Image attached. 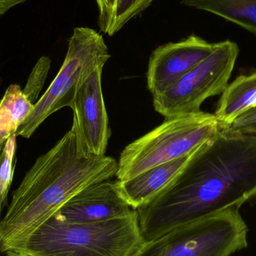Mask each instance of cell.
<instances>
[{"label": "cell", "mask_w": 256, "mask_h": 256, "mask_svg": "<svg viewBox=\"0 0 256 256\" xmlns=\"http://www.w3.org/2000/svg\"><path fill=\"white\" fill-rule=\"evenodd\" d=\"M18 130L14 127L10 120L0 114V152L2 150L3 147L9 137L13 134H16Z\"/></svg>", "instance_id": "obj_19"}, {"label": "cell", "mask_w": 256, "mask_h": 256, "mask_svg": "<svg viewBox=\"0 0 256 256\" xmlns=\"http://www.w3.org/2000/svg\"><path fill=\"white\" fill-rule=\"evenodd\" d=\"M118 161L88 154L72 124L38 158L0 220V252L6 254L82 190L116 176Z\"/></svg>", "instance_id": "obj_2"}, {"label": "cell", "mask_w": 256, "mask_h": 256, "mask_svg": "<svg viewBox=\"0 0 256 256\" xmlns=\"http://www.w3.org/2000/svg\"><path fill=\"white\" fill-rule=\"evenodd\" d=\"M180 2L218 15L256 34V0H180Z\"/></svg>", "instance_id": "obj_12"}, {"label": "cell", "mask_w": 256, "mask_h": 256, "mask_svg": "<svg viewBox=\"0 0 256 256\" xmlns=\"http://www.w3.org/2000/svg\"><path fill=\"white\" fill-rule=\"evenodd\" d=\"M6 203H7V202L4 201V200H3L2 198L0 197V216H1L2 212Z\"/></svg>", "instance_id": "obj_21"}, {"label": "cell", "mask_w": 256, "mask_h": 256, "mask_svg": "<svg viewBox=\"0 0 256 256\" xmlns=\"http://www.w3.org/2000/svg\"><path fill=\"white\" fill-rule=\"evenodd\" d=\"M248 225L231 208L143 242L130 256H232L248 246Z\"/></svg>", "instance_id": "obj_5"}, {"label": "cell", "mask_w": 256, "mask_h": 256, "mask_svg": "<svg viewBox=\"0 0 256 256\" xmlns=\"http://www.w3.org/2000/svg\"><path fill=\"white\" fill-rule=\"evenodd\" d=\"M136 210L120 195L116 182L106 180L82 190L54 215L68 224H96L126 218Z\"/></svg>", "instance_id": "obj_10"}, {"label": "cell", "mask_w": 256, "mask_h": 256, "mask_svg": "<svg viewBox=\"0 0 256 256\" xmlns=\"http://www.w3.org/2000/svg\"><path fill=\"white\" fill-rule=\"evenodd\" d=\"M16 134L9 137L0 155V197L7 202L14 170Z\"/></svg>", "instance_id": "obj_15"}, {"label": "cell", "mask_w": 256, "mask_h": 256, "mask_svg": "<svg viewBox=\"0 0 256 256\" xmlns=\"http://www.w3.org/2000/svg\"><path fill=\"white\" fill-rule=\"evenodd\" d=\"M98 8V24L100 31L105 34H108L115 10L116 0H96Z\"/></svg>", "instance_id": "obj_18"}, {"label": "cell", "mask_w": 256, "mask_h": 256, "mask_svg": "<svg viewBox=\"0 0 256 256\" xmlns=\"http://www.w3.org/2000/svg\"><path fill=\"white\" fill-rule=\"evenodd\" d=\"M142 243L137 210L126 218L96 224H68L52 215L7 252L26 256H130Z\"/></svg>", "instance_id": "obj_3"}, {"label": "cell", "mask_w": 256, "mask_h": 256, "mask_svg": "<svg viewBox=\"0 0 256 256\" xmlns=\"http://www.w3.org/2000/svg\"><path fill=\"white\" fill-rule=\"evenodd\" d=\"M256 196V134L221 128L174 180L136 209L143 242Z\"/></svg>", "instance_id": "obj_1"}, {"label": "cell", "mask_w": 256, "mask_h": 256, "mask_svg": "<svg viewBox=\"0 0 256 256\" xmlns=\"http://www.w3.org/2000/svg\"><path fill=\"white\" fill-rule=\"evenodd\" d=\"M51 60L49 57H40L28 76V81L25 88L22 90V92L32 104L37 103L39 94L44 85L46 78H48Z\"/></svg>", "instance_id": "obj_16"}, {"label": "cell", "mask_w": 256, "mask_h": 256, "mask_svg": "<svg viewBox=\"0 0 256 256\" xmlns=\"http://www.w3.org/2000/svg\"><path fill=\"white\" fill-rule=\"evenodd\" d=\"M221 128L232 132L256 134V105L238 116L231 124Z\"/></svg>", "instance_id": "obj_17"}, {"label": "cell", "mask_w": 256, "mask_h": 256, "mask_svg": "<svg viewBox=\"0 0 256 256\" xmlns=\"http://www.w3.org/2000/svg\"><path fill=\"white\" fill-rule=\"evenodd\" d=\"M215 44L191 34L156 48L149 58L148 88L152 96L164 92L208 56Z\"/></svg>", "instance_id": "obj_9"}, {"label": "cell", "mask_w": 256, "mask_h": 256, "mask_svg": "<svg viewBox=\"0 0 256 256\" xmlns=\"http://www.w3.org/2000/svg\"><path fill=\"white\" fill-rule=\"evenodd\" d=\"M238 54L234 42L215 44L208 56L168 90L153 96L155 111L165 118L200 112L208 98L222 94L228 86Z\"/></svg>", "instance_id": "obj_7"}, {"label": "cell", "mask_w": 256, "mask_h": 256, "mask_svg": "<svg viewBox=\"0 0 256 256\" xmlns=\"http://www.w3.org/2000/svg\"><path fill=\"white\" fill-rule=\"evenodd\" d=\"M104 67L94 70L84 82L70 108L73 126L88 154L104 156L111 136L109 118L102 90Z\"/></svg>", "instance_id": "obj_8"}, {"label": "cell", "mask_w": 256, "mask_h": 256, "mask_svg": "<svg viewBox=\"0 0 256 256\" xmlns=\"http://www.w3.org/2000/svg\"><path fill=\"white\" fill-rule=\"evenodd\" d=\"M153 0H116L114 19L108 36L120 32L129 21L142 13Z\"/></svg>", "instance_id": "obj_14"}, {"label": "cell", "mask_w": 256, "mask_h": 256, "mask_svg": "<svg viewBox=\"0 0 256 256\" xmlns=\"http://www.w3.org/2000/svg\"><path fill=\"white\" fill-rule=\"evenodd\" d=\"M34 108L24 96L19 85L12 84L0 100V111L8 117L15 128H19Z\"/></svg>", "instance_id": "obj_13"}, {"label": "cell", "mask_w": 256, "mask_h": 256, "mask_svg": "<svg viewBox=\"0 0 256 256\" xmlns=\"http://www.w3.org/2000/svg\"><path fill=\"white\" fill-rule=\"evenodd\" d=\"M26 0H0V16L4 14L10 8L25 2Z\"/></svg>", "instance_id": "obj_20"}, {"label": "cell", "mask_w": 256, "mask_h": 256, "mask_svg": "<svg viewBox=\"0 0 256 256\" xmlns=\"http://www.w3.org/2000/svg\"><path fill=\"white\" fill-rule=\"evenodd\" d=\"M1 152H0V154H1Z\"/></svg>", "instance_id": "obj_24"}, {"label": "cell", "mask_w": 256, "mask_h": 256, "mask_svg": "<svg viewBox=\"0 0 256 256\" xmlns=\"http://www.w3.org/2000/svg\"><path fill=\"white\" fill-rule=\"evenodd\" d=\"M111 56L103 36L88 27H76L60 72L34 108L21 124L16 135L28 138L54 112L69 106L88 76L104 67Z\"/></svg>", "instance_id": "obj_6"}, {"label": "cell", "mask_w": 256, "mask_h": 256, "mask_svg": "<svg viewBox=\"0 0 256 256\" xmlns=\"http://www.w3.org/2000/svg\"><path fill=\"white\" fill-rule=\"evenodd\" d=\"M6 254L7 256H26L22 255V254H15V252H7Z\"/></svg>", "instance_id": "obj_22"}, {"label": "cell", "mask_w": 256, "mask_h": 256, "mask_svg": "<svg viewBox=\"0 0 256 256\" xmlns=\"http://www.w3.org/2000/svg\"><path fill=\"white\" fill-rule=\"evenodd\" d=\"M196 152L149 168L127 180H117L116 185L118 192L132 208L136 210L168 186L186 167Z\"/></svg>", "instance_id": "obj_11"}, {"label": "cell", "mask_w": 256, "mask_h": 256, "mask_svg": "<svg viewBox=\"0 0 256 256\" xmlns=\"http://www.w3.org/2000/svg\"><path fill=\"white\" fill-rule=\"evenodd\" d=\"M220 130L214 114H196L165 121L124 148L118 161L116 177L127 180L160 164L184 158L216 136Z\"/></svg>", "instance_id": "obj_4"}, {"label": "cell", "mask_w": 256, "mask_h": 256, "mask_svg": "<svg viewBox=\"0 0 256 256\" xmlns=\"http://www.w3.org/2000/svg\"><path fill=\"white\" fill-rule=\"evenodd\" d=\"M2 82V78H0V86H1Z\"/></svg>", "instance_id": "obj_23"}]
</instances>
